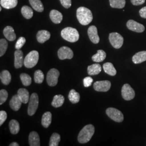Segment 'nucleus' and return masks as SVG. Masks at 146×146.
<instances>
[{
    "label": "nucleus",
    "mask_w": 146,
    "mask_h": 146,
    "mask_svg": "<svg viewBox=\"0 0 146 146\" xmlns=\"http://www.w3.org/2000/svg\"><path fill=\"white\" fill-rule=\"evenodd\" d=\"M76 16L80 23L83 26L89 25L93 19L91 11L84 7H80L77 9Z\"/></svg>",
    "instance_id": "obj_1"
},
{
    "label": "nucleus",
    "mask_w": 146,
    "mask_h": 146,
    "mask_svg": "<svg viewBox=\"0 0 146 146\" xmlns=\"http://www.w3.org/2000/svg\"><path fill=\"white\" fill-rule=\"evenodd\" d=\"M95 128L92 125H85L80 131L78 135V141L80 143H86L90 140L94 135Z\"/></svg>",
    "instance_id": "obj_2"
},
{
    "label": "nucleus",
    "mask_w": 146,
    "mask_h": 146,
    "mask_svg": "<svg viewBox=\"0 0 146 146\" xmlns=\"http://www.w3.org/2000/svg\"><path fill=\"white\" fill-rule=\"evenodd\" d=\"M61 36L63 39L70 42H77L79 39L78 31L72 27H66L61 33Z\"/></svg>",
    "instance_id": "obj_3"
},
{
    "label": "nucleus",
    "mask_w": 146,
    "mask_h": 146,
    "mask_svg": "<svg viewBox=\"0 0 146 146\" xmlns=\"http://www.w3.org/2000/svg\"><path fill=\"white\" fill-rule=\"evenodd\" d=\"M39 59V54L36 50H33L29 52L24 59V65L28 68L35 67Z\"/></svg>",
    "instance_id": "obj_4"
},
{
    "label": "nucleus",
    "mask_w": 146,
    "mask_h": 146,
    "mask_svg": "<svg viewBox=\"0 0 146 146\" xmlns=\"http://www.w3.org/2000/svg\"><path fill=\"white\" fill-rule=\"evenodd\" d=\"M39 99L38 95L34 93L31 94L30 96V99L29 101V104L28 107V114L30 116L34 115L36 111L38 106Z\"/></svg>",
    "instance_id": "obj_5"
},
{
    "label": "nucleus",
    "mask_w": 146,
    "mask_h": 146,
    "mask_svg": "<svg viewBox=\"0 0 146 146\" xmlns=\"http://www.w3.org/2000/svg\"><path fill=\"white\" fill-rule=\"evenodd\" d=\"M60 76V72L55 68L51 69L47 75V82L48 84L50 87L55 86L58 82V78Z\"/></svg>",
    "instance_id": "obj_6"
},
{
    "label": "nucleus",
    "mask_w": 146,
    "mask_h": 146,
    "mask_svg": "<svg viewBox=\"0 0 146 146\" xmlns=\"http://www.w3.org/2000/svg\"><path fill=\"white\" fill-rule=\"evenodd\" d=\"M109 40L111 46L115 49H119L123 43V38L117 33H111L109 36Z\"/></svg>",
    "instance_id": "obj_7"
},
{
    "label": "nucleus",
    "mask_w": 146,
    "mask_h": 146,
    "mask_svg": "<svg viewBox=\"0 0 146 146\" xmlns=\"http://www.w3.org/2000/svg\"><path fill=\"white\" fill-rule=\"evenodd\" d=\"M106 114L111 120L116 122H121L124 119V116L119 110L114 108H108L106 110Z\"/></svg>",
    "instance_id": "obj_8"
},
{
    "label": "nucleus",
    "mask_w": 146,
    "mask_h": 146,
    "mask_svg": "<svg viewBox=\"0 0 146 146\" xmlns=\"http://www.w3.org/2000/svg\"><path fill=\"white\" fill-rule=\"evenodd\" d=\"M121 94L123 99L127 101H130L135 97V93L134 89L129 84H125L121 89Z\"/></svg>",
    "instance_id": "obj_9"
},
{
    "label": "nucleus",
    "mask_w": 146,
    "mask_h": 146,
    "mask_svg": "<svg viewBox=\"0 0 146 146\" xmlns=\"http://www.w3.org/2000/svg\"><path fill=\"white\" fill-rule=\"evenodd\" d=\"M58 57L60 60L72 59L74 56L73 50L68 47H61L58 52Z\"/></svg>",
    "instance_id": "obj_10"
},
{
    "label": "nucleus",
    "mask_w": 146,
    "mask_h": 146,
    "mask_svg": "<svg viewBox=\"0 0 146 146\" xmlns=\"http://www.w3.org/2000/svg\"><path fill=\"white\" fill-rule=\"evenodd\" d=\"M93 87L94 89L97 92H106L110 88L111 83L108 80L96 81L94 83Z\"/></svg>",
    "instance_id": "obj_11"
},
{
    "label": "nucleus",
    "mask_w": 146,
    "mask_h": 146,
    "mask_svg": "<svg viewBox=\"0 0 146 146\" xmlns=\"http://www.w3.org/2000/svg\"><path fill=\"white\" fill-rule=\"evenodd\" d=\"M127 27L129 30L137 33H142L145 29L143 25L133 20H130L127 22Z\"/></svg>",
    "instance_id": "obj_12"
},
{
    "label": "nucleus",
    "mask_w": 146,
    "mask_h": 146,
    "mask_svg": "<svg viewBox=\"0 0 146 146\" xmlns=\"http://www.w3.org/2000/svg\"><path fill=\"white\" fill-rule=\"evenodd\" d=\"M14 66L16 69L20 68L24 64L23 53L20 49H17L14 52Z\"/></svg>",
    "instance_id": "obj_13"
},
{
    "label": "nucleus",
    "mask_w": 146,
    "mask_h": 146,
    "mask_svg": "<svg viewBox=\"0 0 146 146\" xmlns=\"http://www.w3.org/2000/svg\"><path fill=\"white\" fill-rule=\"evenodd\" d=\"M88 35L90 41L94 44H98L100 42V37L98 33L97 28L95 26L89 27Z\"/></svg>",
    "instance_id": "obj_14"
},
{
    "label": "nucleus",
    "mask_w": 146,
    "mask_h": 146,
    "mask_svg": "<svg viewBox=\"0 0 146 146\" xmlns=\"http://www.w3.org/2000/svg\"><path fill=\"white\" fill-rule=\"evenodd\" d=\"M22 101L20 99L18 95H15L13 96L10 101L9 105L11 108L15 111H17L20 110L22 105Z\"/></svg>",
    "instance_id": "obj_15"
},
{
    "label": "nucleus",
    "mask_w": 146,
    "mask_h": 146,
    "mask_svg": "<svg viewBox=\"0 0 146 146\" xmlns=\"http://www.w3.org/2000/svg\"><path fill=\"white\" fill-rule=\"evenodd\" d=\"M50 37V33L46 30H42L38 31L36 38L37 41L40 43H43L48 41Z\"/></svg>",
    "instance_id": "obj_16"
},
{
    "label": "nucleus",
    "mask_w": 146,
    "mask_h": 146,
    "mask_svg": "<svg viewBox=\"0 0 146 146\" xmlns=\"http://www.w3.org/2000/svg\"><path fill=\"white\" fill-rule=\"evenodd\" d=\"M49 16L52 22L55 24L60 23L62 20V14L57 10L53 9L50 11Z\"/></svg>",
    "instance_id": "obj_17"
},
{
    "label": "nucleus",
    "mask_w": 146,
    "mask_h": 146,
    "mask_svg": "<svg viewBox=\"0 0 146 146\" xmlns=\"http://www.w3.org/2000/svg\"><path fill=\"white\" fill-rule=\"evenodd\" d=\"M3 34L7 40L9 41H13L16 39L15 33L13 28L11 26H7L3 30Z\"/></svg>",
    "instance_id": "obj_18"
},
{
    "label": "nucleus",
    "mask_w": 146,
    "mask_h": 146,
    "mask_svg": "<svg viewBox=\"0 0 146 146\" xmlns=\"http://www.w3.org/2000/svg\"><path fill=\"white\" fill-rule=\"evenodd\" d=\"M29 143L31 146H40V140L38 133L36 131H31L29 135Z\"/></svg>",
    "instance_id": "obj_19"
},
{
    "label": "nucleus",
    "mask_w": 146,
    "mask_h": 146,
    "mask_svg": "<svg viewBox=\"0 0 146 146\" xmlns=\"http://www.w3.org/2000/svg\"><path fill=\"white\" fill-rule=\"evenodd\" d=\"M17 95L23 104H27L30 99L29 93L25 88H20L18 90Z\"/></svg>",
    "instance_id": "obj_20"
},
{
    "label": "nucleus",
    "mask_w": 146,
    "mask_h": 146,
    "mask_svg": "<svg viewBox=\"0 0 146 146\" xmlns=\"http://www.w3.org/2000/svg\"><path fill=\"white\" fill-rule=\"evenodd\" d=\"M132 61L135 64H139L146 61V51L137 52L133 56Z\"/></svg>",
    "instance_id": "obj_21"
},
{
    "label": "nucleus",
    "mask_w": 146,
    "mask_h": 146,
    "mask_svg": "<svg viewBox=\"0 0 146 146\" xmlns=\"http://www.w3.org/2000/svg\"><path fill=\"white\" fill-rule=\"evenodd\" d=\"M52 120V113L49 111H47L42 115L41 123L42 125L46 128H48L50 125Z\"/></svg>",
    "instance_id": "obj_22"
},
{
    "label": "nucleus",
    "mask_w": 146,
    "mask_h": 146,
    "mask_svg": "<svg viewBox=\"0 0 146 146\" xmlns=\"http://www.w3.org/2000/svg\"><path fill=\"white\" fill-rule=\"evenodd\" d=\"M102 70L101 65L99 63H95L89 66L87 68L88 74L90 75H96L99 74Z\"/></svg>",
    "instance_id": "obj_23"
},
{
    "label": "nucleus",
    "mask_w": 146,
    "mask_h": 146,
    "mask_svg": "<svg viewBox=\"0 0 146 146\" xmlns=\"http://www.w3.org/2000/svg\"><path fill=\"white\" fill-rule=\"evenodd\" d=\"M18 3L17 0H1V5L7 9L15 8Z\"/></svg>",
    "instance_id": "obj_24"
},
{
    "label": "nucleus",
    "mask_w": 146,
    "mask_h": 146,
    "mask_svg": "<svg viewBox=\"0 0 146 146\" xmlns=\"http://www.w3.org/2000/svg\"><path fill=\"white\" fill-rule=\"evenodd\" d=\"M0 78L2 84L5 85H8L10 84L11 80V73L7 70H3L1 73Z\"/></svg>",
    "instance_id": "obj_25"
},
{
    "label": "nucleus",
    "mask_w": 146,
    "mask_h": 146,
    "mask_svg": "<svg viewBox=\"0 0 146 146\" xmlns=\"http://www.w3.org/2000/svg\"><path fill=\"white\" fill-rule=\"evenodd\" d=\"M64 102V98L61 95H56L54 96L52 105L55 108H58L62 106Z\"/></svg>",
    "instance_id": "obj_26"
},
{
    "label": "nucleus",
    "mask_w": 146,
    "mask_h": 146,
    "mask_svg": "<svg viewBox=\"0 0 146 146\" xmlns=\"http://www.w3.org/2000/svg\"><path fill=\"white\" fill-rule=\"evenodd\" d=\"M103 68L104 72L110 76H115L116 74V70L111 63H105L103 65Z\"/></svg>",
    "instance_id": "obj_27"
},
{
    "label": "nucleus",
    "mask_w": 146,
    "mask_h": 146,
    "mask_svg": "<svg viewBox=\"0 0 146 146\" xmlns=\"http://www.w3.org/2000/svg\"><path fill=\"white\" fill-rule=\"evenodd\" d=\"M33 8L38 12L41 13L44 11V7L41 0H29Z\"/></svg>",
    "instance_id": "obj_28"
},
{
    "label": "nucleus",
    "mask_w": 146,
    "mask_h": 146,
    "mask_svg": "<svg viewBox=\"0 0 146 146\" xmlns=\"http://www.w3.org/2000/svg\"><path fill=\"white\" fill-rule=\"evenodd\" d=\"M68 99L72 104H77L80 99V95L79 93L76 92L75 90L72 89L69 93Z\"/></svg>",
    "instance_id": "obj_29"
},
{
    "label": "nucleus",
    "mask_w": 146,
    "mask_h": 146,
    "mask_svg": "<svg viewBox=\"0 0 146 146\" xmlns=\"http://www.w3.org/2000/svg\"><path fill=\"white\" fill-rule=\"evenodd\" d=\"M9 129L12 134H17L20 131V124L17 121L11 120L9 122Z\"/></svg>",
    "instance_id": "obj_30"
},
{
    "label": "nucleus",
    "mask_w": 146,
    "mask_h": 146,
    "mask_svg": "<svg viewBox=\"0 0 146 146\" xmlns=\"http://www.w3.org/2000/svg\"><path fill=\"white\" fill-rule=\"evenodd\" d=\"M106 58V53L103 50H99L98 52L92 56V60L96 62H102Z\"/></svg>",
    "instance_id": "obj_31"
},
{
    "label": "nucleus",
    "mask_w": 146,
    "mask_h": 146,
    "mask_svg": "<svg viewBox=\"0 0 146 146\" xmlns=\"http://www.w3.org/2000/svg\"><path fill=\"white\" fill-rule=\"evenodd\" d=\"M21 13L23 16L26 19H30L33 16V11L31 7L24 5L21 8Z\"/></svg>",
    "instance_id": "obj_32"
},
{
    "label": "nucleus",
    "mask_w": 146,
    "mask_h": 146,
    "mask_svg": "<svg viewBox=\"0 0 146 146\" xmlns=\"http://www.w3.org/2000/svg\"><path fill=\"white\" fill-rule=\"evenodd\" d=\"M110 5L113 8L122 9L125 5V0H110Z\"/></svg>",
    "instance_id": "obj_33"
},
{
    "label": "nucleus",
    "mask_w": 146,
    "mask_h": 146,
    "mask_svg": "<svg viewBox=\"0 0 146 146\" xmlns=\"http://www.w3.org/2000/svg\"><path fill=\"white\" fill-rule=\"evenodd\" d=\"M61 140V136L60 135L56 133H54L52 134L50 139L49 141V146H58V143Z\"/></svg>",
    "instance_id": "obj_34"
},
{
    "label": "nucleus",
    "mask_w": 146,
    "mask_h": 146,
    "mask_svg": "<svg viewBox=\"0 0 146 146\" xmlns=\"http://www.w3.org/2000/svg\"><path fill=\"white\" fill-rule=\"evenodd\" d=\"M44 78V74L41 70H37L34 73V81L36 84H42Z\"/></svg>",
    "instance_id": "obj_35"
},
{
    "label": "nucleus",
    "mask_w": 146,
    "mask_h": 146,
    "mask_svg": "<svg viewBox=\"0 0 146 146\" xmlns=\"http://www.w3.org/2000/svg\"><path fill=\"white\" fill-rule=\"evenodd\" d=\"M20 78L22 84L25 86H29L31 84V78L30 75L26 73H22L20 75Z\"/></svg>",
    "instance_id": "obj_36"
},
{
    "label": "nucleus",
    "mask_w": 146,
    "mask_h": 146,
    "mask_svg": "<svg viewBox=\"0 0 146 146\" xmlns=\"http://www.w3.org/2000/svg\"><path fill=\"white\" fill-rule=\"evenodd\" d=\"M8 48V42L5 39L0 40V56L2 57L5 54Z\"/></svg>",
    "instance_id": "obj_37"
},
{
    "label": "nucleus",
    "mask_w": 146,
    "mask_h": 146,
    "mask_svg": "<svg viewBox=\"0 0 146 146\" xmlns=\"http://www.w3.org/2000/svg\"><path fill=\"white\" fill-rule=\"evenodd\" d=\"M8 94L7 91L5 89H1L0 90V104L2 105L4 104L8 99Z\"/></svg>",
    "instance_id": "obj_38"
},
{
    "label": "nucleus",
    "mask_w": 146,
    "mask_h": 146,
    "mask_svg": "<svg viewBox=\"0 0 146 146\" xmlns=\"http://www.w3.org/2000/svg\"><path fill=\"white\" fill-rule=\"evenodd\" d=\"M26 41V38L24 37H20L16 43L15 48L16 49H20L24 46Z\"/></svg>",
    "instance_id": "obj_39"
},
{
    "label": "nucleus",
    "mask_w": 146,
    "mask_h": 146,
    "mask_svg": "<svg viewBox=\"0 0 146 146\" xmlns=\"http://www.w3.org/2000/svg\"><path fill=\"white\" fill-rule=\"evenodd\" d=\"M7 118V114L4 110H1L0 111V125H2L5 122Z\"/></svg>",
    "instance_id": "obj_40"
},
{
    "label": "nucleus",
    "mask_w": 146,
    "mask_h": 146,
    "mask_svg": "<svg viewBox=\"0 0 146 146\" xmlns=\"http://www.w3.org/2000/svg\"><path fill=\"white\" fill-rule=\"evenodd\" d=\"M93 82V79L91 77H86L84 79V86L86 88L90 87Z\"/></svg>",
    "instance_id": "obj_41"
},
{
    "label": "nucleus",
    "mask_w": 146,
    "mask_h": 146,
    "mask_svg": "<svg viewBox=\"0 0 146 146\" xmlns=\"http://www.w3.org/2000/svg\"><path fill=\"white\" fill-rule=\"evenodd\" d=\"M63 7L66 9L70 8L72 5V0H60Z\"/></svg>",
    "instance_id": "obj_42"
},
{
    "label": "nucleus",
    "mask_w": 146,
    "mask_h": 146,
    "mask_svg": "<svg viewBox=\"0 0 146 146\" xmlns=\"http://www.w3.org/2000/svg\"><path fill=\"white\" fill-rule=\"evenodd\" d=\"M131 3L134 5H140L145 2V0H131Z\"/></svg>",
    "instance_id": "obj_43"
},
{
    "label": "nucleus",
    "mask_w": 146,
    "mask_h": 146,
    "mask_svg": "<svg viewBox=\"0 0 146 146\" xmlns=\"http://www.w3.org/2000/svg\"><path fill=\"white\" fill-rule=\"evenodd\" d=\"M139 14L141 17L146 19V7H143L139 11Z\"/></svg>",
    "instance_id": "obj_44"
},
{
    "label": "nucleus",
    "mask_w": 146,
    "mask_h": 146,
    "mask_svg": "<svg viewBox=\"0 0 146 146\" xmlns=\"http://www.w3.org/2000/svg\"><path fill=\"white\" fill-rule=\"evenodd\" d=\"M10 146H19V144H18L17 142H12L11 143V144L9 145Z\"/></svg>",
    "instance_id": "obj_45"
},
{
    "label": "nucleus",
    "mask_w": 146,
    "mask_h": 146,
    "mask_svg": "<svg viewBox=\"0 0 146 146\" xmlns=\"http://www.w3.org/2000/svg\"><path fill=\"white\" fill-rule=\"evenodd\" d=\"M1 10H2V8L1 7V8H0V11H1Z\"/></svg>",
    "instance_id": "obj_46"
}]
</instances>
